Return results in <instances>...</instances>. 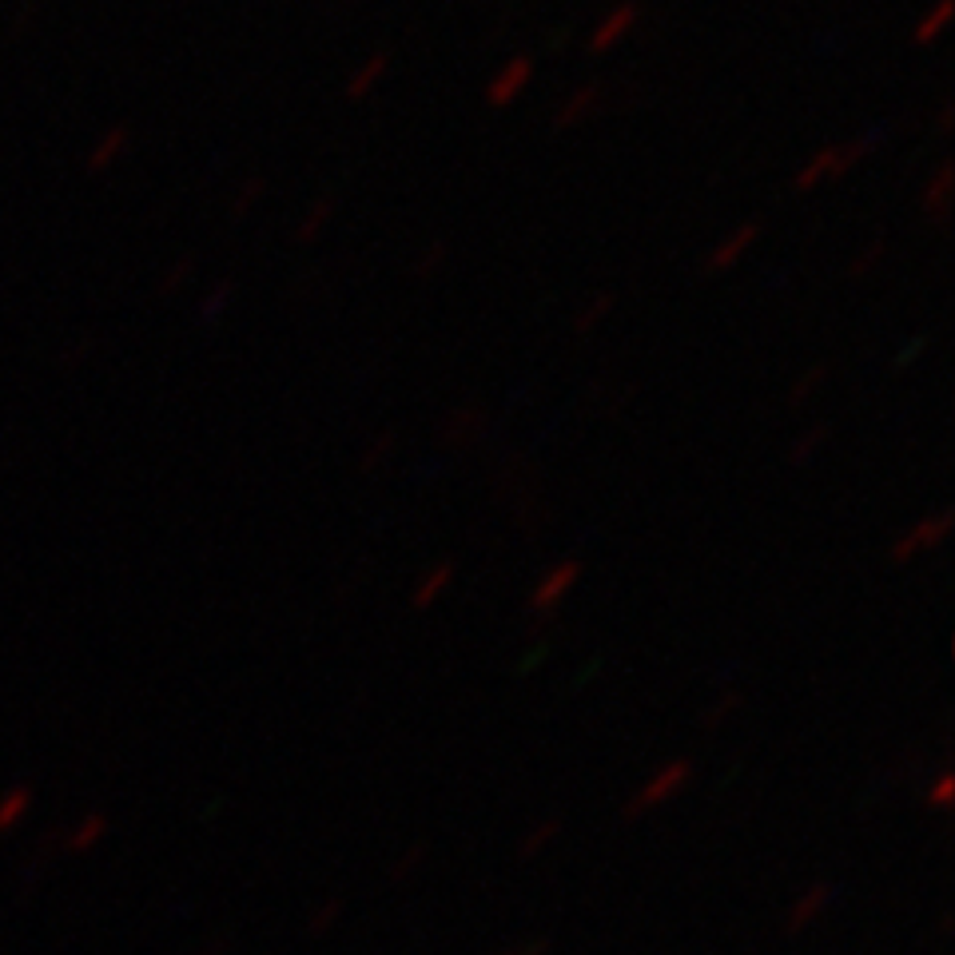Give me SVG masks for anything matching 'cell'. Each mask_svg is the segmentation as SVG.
Returning a JSON list of instances; mask_svg holds the SVG:
<instances>
[{"label":"cell","mask_w":955,"mask_h":955,"mask_svg":"<svg viewBox=\"0 0 955 955\" xmlns=\"http://www.w3.org/2000/svg\"><path fill=\"white\" fill-rule=\"evenodd\" d=\"M880 140H884V132H880V128H868V132H860V135H848V140H836V144L816 147V152L797 168V176H792V191L812 195V191L828 188V183H840L848 171H856L872 152H876Z\"/></svg>","instance_id":"obj_1"},{"label":"cell","mask_w":955,"mask_h":955,"mask_svg":"<svg viewBox=\"0 0 955 955\" xmlns=\"http://www.w3.org/2000/svg\"><path fill=\"white\" fill-rule=\"evenodd\" d=\"M952 526H955L952 510H932V514L916 517L911 526H904L896 538H892L888 558L896 565L920 562V558H928V553H935L940 546H944L947 534H952Z\"/></svg>","instance_id":"obj_2"},{"label":"cell","mask_w":955,"mask_h":955,"mask_svg":"<svg viewBox=\"0 0 955 955\" xmlns=\"http://www.w3.org/2000/svg\"><path fill=\"white\" fill-rule=\"evenodd\" d=\"M693 780V761L689 756H677V761H665L657 773L645 780V785L637 788L630 797V804H625V821H641V816H649L653 809H661V804H669V800L681 792V788Z\"/></svg>","instance_id":"obj_3"},{"label":"cell","mask_w":955,"mask_h":955,"mask_svg":"<svg viewBox=\"0 0 955 955\" xmlns=\"http://www.w3.org/2000/svg\"><path fill=\"white\" fill-rule=\"evenodd\" d=\"M582 573H585V565L577 562V558H562V562L546 565V570L538 573L534 589H529L526 609L534 613V618H553V613L562 609L565 597H570L573 589H577Z\"/></svg>","instance_id":"obj_4"},{"label":"cell","mask_w":955,"mask_h":955,"mask_svg":"<svg viewBox=\"0 0 955 955\" xmlns=\"http://www.w3.org/2000/svg\"><path fill=\"white\" fill-rule=\"evenodd\" d=\"M641 21H645V9H641L637 0H618V4H609L597 24L589 28L585 36V48L594 52V57H606V52H618L630 36H637Z\"/></svg>","instance_id":"obj_5"},{"label":"cell","mask_w":955,"mask_h":955,"mask_svg":"<svg viewBox=\"0 0 955 955\" xmlns=\"http://www.w3.org/2000/svg\"><path fill=\"white\" fill-rule=\"evenodd\" d=\"M764 236V224L761 219H744V224H732V231H725V236L713 243V248L705 251V259H701V267H705V275H729L732 267H741L744 255H753V248L761 243Z\"/></svg>","instance_id":"obj_6"},{"label":"cell","mask_w":955,"mask_h":955,"mask_svg":"<svg viewBox=\"0 0 955 955\" xmlns=\"http://www.w3.org/2000/svg\"><path fill=\"white\" fill-rule=\"evenodd\" d=\"M534 57H526V52H517V57L502 60V64L494 68V76L486 80V108H494V112H502V108H514L522 96L529 92V84H534Z\"/></svg>","instance_id":"obj_7"},{"label":"cell","mask_w":955,"mask_h":955,"mask_svg":"<svg viewBox=\"0 0 955 955\" xmlns=\"http://www.w3.org/2000/svg\"><path fill=\"white\" fill-rule=\"evenodd\" d=\"M952 200H955V164L952 159H940L928 180L920 188V212L932 219L935 231H944L947 219H952Z\"/></svg>","instance_id":"obj_8"},{"label":"cell","mask_w":955,"mask_h":955,"mask_svg":"<svg viewBox=\"0 0 955 955\" xmlns=\"http://www.w3.org/2000/svg\"><path fill=\"white\" fill-rule=\"evenodd\" d=\"M606 108V84H577L573 92H565L562 104L553 108V128L558 132H570V128H582L589 124L597 112Z\"/></svg>","instance_id":"obj_9"},{"label":"cell","mask_w":955,"mask_h":955,"mask_svg":"<svg viewBox=\"0 0 955 955\" xmlns=\"http://www.w3.org/2000/svg\"><path fill=\"white\" fill-rule=\"evenodd\" d=\"M132 147H135V135L128 124L104 128V132L92 140L88 156H84V171H88V176H104V171L120 168V164L132 156Z\"/></svg>","instance_id":"obj_10"},{"label":"cell","mask_w":955,"mask_h":955,"mask_svg":"<svg viewBox=\"0 0 955 955\" xmlns=\"http://www.w3.org/2000/svg\"><path fill=\"white\" fill-rule=\"evenodd\" d=\"M391 48H379V52H371V57H362L359 64L350 68V76L343 80V96H347L350 104H362V100H371L374 92L386 84V76H391Z\"/></svg>","instance_id":"obj_11"},{"label":"cell","mask_w":955,"mask_h":955,"mask_svg":"<svg viewBox=\"0 0 955 955\" xmlns=\"http://www.w3.org/2000/svg\"><path fill=\"white\" fill-rule=\"evenodd\" d=\"M454 577H458V565L450 562V558H442V562L427 565V570L418 573L415 589H410V609H418V613L434 609L442 601V597H446L450 589H454Z\"/></svg>","instance_id":"obj_12"},{"label":"cell","mask_w":955,"mask_h":955,"mask_svg":"<svg viewBox=\"0 0 955 955\" xmlns=\"http://www.w3.org/2000/svg\"><path fill=\"white\" fill-rule=\"evenodd\" d=\"M832 899H836V888H832V884H809V888L800 892L797 904H792V908H788V916H785L788 935H800L804 928H812V923L821 920L824 911L832 908Z\"/></svg>","instance_id":"obj_13"},{"label":"cell","mask_w":955,"mask_h":955,"mask_svg":"<svg viewBox=\"0 0 955 955\" xmlns=\"http://www.w3.org/2000/svg\"><path fill=\"white\" fill-rule=\"evenodd\" d=\"M331 219H335V195H315V200L303 207V215H299L291 239L299 248H311V243H319V239L326 236Z\"/></svg>","instance_id":"obj_14"},{"label":"cell","mask_w":955,"mask_h":955,"mask_svg":"<svg viewBox=\"0 0 955 955\" xmlns=\"http://www.w3.org/2000/svg\"><path fill=\"white\" fill-rule=\"evenodd\" d=\"M952 16H955V0H932V9H923V16L911 24V45L916 48H932L940 45L952 28Z\"/></svg>","instance_id":"obj_15"},{"label":"cell","mask_w":955,"mask_h":955,"mask_svg":"<svg viewBox=\"0 0 955 955\" xmlns=\"http://www.w3.org/2000/svg\"><path fill=\"white\" fill-rule=\"evenodd\" d=\"M236 295H239V283L236 279H219L212 283L207 291L200 295V303H195V315H200L203 326H215V323H224L227 311L236 307Z\"/></svg>","instance_id":"obj_16"},{"label":"cell","mask_w":955,"mask_h":955,"mask_svg":"<svg viewBox=\"0 0 955 955\" xmlns=\"http://www.w3.org/2000/svg\"><path fill=\"white\" fill-rule=\"evenodd\" d=\"M613 307H618V295L606 291V287H601V291H594L582 307H577V315H573V323H570L573 335H589V331H597V326L613 315Z\"/></svg>","instance_id":"obj_17"},{"label":"cell","mask_w":955,"mask_h":955,"mask_svg":"<svg viewBox=\"0 0 955 955\" xmlns=\"http://www.w3.org/2000/svg\"><path fill=\"white\" fill-rule=\"evenodd\" d=\"M482 430H486L482 410H454V415L446 418V427H442V442H450L454 450H462L466 442L482 439Z\"/></svg>","instance_id":"obj_18"},{"label":"cell","mask_w":955,"mask_h":955,"mask_svg":"<svg viewBox=\"0 0 955 955\" xmlns=\"http://www.w3.org/2000/svg\"><path fill=\"white\" fill-rule=\"evenodd\" d=\"M828 439H832L828 422H812L804 434H797V439H792V446H788V462H792V466H809V462L816 458L824 446H828Z\"/></svg>","instance_id":"obj_19"},{"label":"cell","mask_w":955,"mask_h":955,"mask_svg":"<svg viewBox=\"0 0 955 955\" xmlns=\"http://www.w3.org/2000/svg\"><path fill=\"white\" fill-rule=\"evenodd\" d=\"M558 832H562V821H558V816L538 821L526 836H522V844H517V860H538V856L558 840Z\"/></svg>","instance_id":"obj_20"},{"label":"cell","mask_w":955,"mask_h":955,"mask_svg":"<svg viewBox=\"0 0 955 955\" xmlns=\"http://www.w3.org/2000/svg\"><path fill=\"white\" fill-rule=\"evenodd\" d=\"M832 379V362H812L809 371H800L797 382H792V391H788V403L792 406H804L812 403L816 394L824 391V382Z\"/></svg>","instance_id":"obj_21"},{"label":"cell","mask_w":955,"mask_h":955,"mask_svg":"<svg viewBox=\"0 0 955 955\" xmlns=\"http://www.w3.org/2000/svg\"><path fill=\"white\" fill-rule=\"evenodd\" d=\"M195 275H200V259L188 251V255H180L168 271H164V275H159L156 291L159 295H180L183 287H191V279H195Z\"/></svg>","instance_id":"obj_22"},{"label":"cell","mask_w":955,"mask_h":955,"mask_svg":"<svg viewBox=\"0 0 955 955\" xmlns=\"http://www.w3.org/2000/svg\"><path fill=\"white\" fill-rule=\"evenodd\" d=\"M263 200H267V180H263V176H251V180L239 183L236 200L227 203V215H231V219H248Z\"/></svg>","instance_id":"obj_23"},{"label":"cell","mask_w":955,"mask_h":955,"mask_svg":"<svg viewBox=\"0 0 955 955\" xmlns=\"http://www.w3.org/2000/svg\"><path fill=\"white\" fill-rule=\"evenodd\" d=\"M343 920V899L338 896H326L311 916H307V935H326L335 923Z\"/></svg>","instance_id":"obj_24"},{"label":"cell","mask_w":955,"mask_h":955,"mask_svg":"<svg viewBox=\"0 0 955 955\" xmlns=\"http://www.w3.org/2000/svg\"><path fill=\"white\" fill-rule=\"evenodd\" d=\"M446 263H450V248L442 243V239H434V243H427V248L418 251L415 275H418V279H434V275H439Z\"/></svg>","instance_id":"obj_25"},{"label":"cell","mask_w":955,"mask_h":955,"mask_svg":"<svg viewBox=\"0 0 955 955\" xmlns=\"http://www.w3.org/2000/svg\"><path fill=\"white\" fill-rule=\"evenodd\" d=\"M394 442H398V439H394V430H382V434H374L371 450H367V454H362V462H359L362 474H374L379 466H386V462L394 458Z\"/></svg>","instance_id":"obj_26"},{"label":"cell","mask_w":955,"mask_h":955,"mask_svg":"<svg viewBox=\"0 0 955 955\" xmlns=\"http://www.w3.org/2000/svg\"><path fill=\"white\" fill-rule=\"evenodd\" d=\"M880 259H884V239H872L864 248H856L852 263H848V275H852V279H864V275H872V271L880 267Z\"/></svg>","instance_id":"obj_27"},{"label":"cell","mask_w":955,"mask_h":955,"mask_svg":"<svg viewBox=\"0 0 955 955\" xmlns=\"http://www.w3.org/2000/svg\"><path fill=\"white\" fill-rule=\"evenodd\" d=\"M427 852H430V844H427V840L410 844V848H406V852L398 856V864L391 868V884H403V880L410 876V872H418V864L427 860Z\"/></svg>","instance_id":"obj_28"},{"label":"cell","mask_w":955,"mask_h":955,"mask_svg":"<svg viewBox=\"0 0 955 955\" xmlns=\"http://www.w3.org/2000/svg\"><path fill=\"white\" fill-rule=\"evenodd\" d=\"M741 693H720L717 697V705L708 708L705 713V720H701V725H705V732H717L720 725H725V720L732 717V713H737V708H741Z\"/></svg>","instance_id":"obj_29"},{"label":"cell","mask_w":955,"mask_h":955,"mask_svg":"<svg viewBox=\"0 0 955 955\" xmlns=\"http://www.w3.org/2000/svg\"><path fill=\"white\" fill-rule=\"evenodd\" d=\"M928 809H952V800H955V776L952 773H940V780H935L932 788H928Z\"/></svg>","instance_id":"obj_30"},{"label":"cell","mask_w":955,"mask_h":955,"mask_svg":"<svg viewBox=\"0 0 955 955\" xmlns=\"http://www.w3.org/2000/svg\"><path fill=\"white\" fill-rule=\"evenodd\" d=\"M550 940H546V935H541V940H526V944H514V947H506V952H498V955H550Z\"/></svg>","instance_id":"obj_31"},{"label":"cell","mask_w":955,"mask_h":955,"mask_svg":"<svg viewBox=\"0 0 955 955\" xmlns=\"http://www.w3.org/2000/svg\"><path fill=\"white\" fill-rule=\"evenodd\" d=\"M952 128H955V104L944 100V104H940V112H935V132L952 135Z\"/></svg>","instance_id":"obj_32"}]
</instances>
